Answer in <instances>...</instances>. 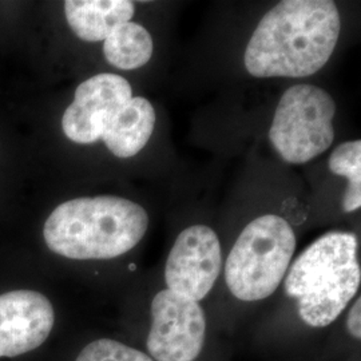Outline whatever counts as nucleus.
Listing matches in <instances>:
<instances>
[{
	"label": "nucleus",
	"mask_w": 361,
	"mask_h": 361,
	"mask_svg": "<svg viewBox=\"0 0 361 361\" xmlns=\"http://www.w3.org/2000/svg\"><path fill=\"white\" fill-rule=\"evenodd\" d=\"M336 104L326 91L307 83L289 87L277 104L269 140L288 164H307L335 140Z\"/></svg>",
	"instance_id": "obj_5"
},
{
	"label": "nucleus",
	"mask_w": 361,
	"mask_h": 361,
	"mask_svg": "<svg viewBox=\"0 0 361 361\" xmlns=\"http://www.w3.org/2000/svg\"><path fill=\"white\" fill-rule=\"evenodd\" d=\"M135 6L129 0H67L66 20L78 38L104 40L116 26L130 22Z\"/></svg>",
	"instance_id": "obj_11"
},
{
	"label": "nucleus",
	"mask_w": 361,
	"mask_h": 361,
	"mask_svg": "<svg viewBox=\"0 0 361 361\" xmlns=\"http://www.w3.org/2000/svg\"><path fill=\"white\" fill-rule=\"evenodd\" d=\"M347 329L349 335L355 340L360 341L361 338V298L357 297L355 304L350 307L347 316Z\"/></svg>",
	"instance_id": "obj_15"
},
{
	"label": "nucleus",
	"mask_w": 361,
	"mask_h": 361,
	"mask_svg": "<svg viewBox=\"0 0 361 361\" xmlns=\"http://www.w3.org/2000/svg\"><path fill=\"white\" fill-rule=\"evenodd\" d=\"M149 216L141 205L113 195L75 198L52 210L43 228L55 255L71 259L119 257L142 241Z\"/></svg>",
	"instance_id": "obj_2"
},
{
	"label": "nucleus",
	"mask_w": 361,
	"mask_h": 361,
	"mask_svg": "<svg viewBox=\"0 0 361 361\" xmlns=\"http://www.w3.org/2000/svg\"><path fill=\"white\" fill-rule=\"evenodd\" d=\"M75 361H154L147 353L113 338H98L80 350Z\"/></svg>",
	"instance_id": "obj_14"
},
{
	"label": "nucleus",
	"mask_w": 361,
	"mask_h": 361,
	"mask_svg": "<svg viewBox=\"0 0 361 361\" xmlns=\"http://www.w3.org/2000/svg\"><path fill=\"white\" fill-rule=\"evenodd\" d=\"M361 283L359 241L352 232L332 231L312 243L285 274V293L296 300L301 322L326 328L355 298Z\"/></svg>",
	"instance_id": "obj_3"
},
{
	"label": "nucleus",
	"mask_w": 361,
	"mask_h": 361,
	"mask_svg": "<svg viewBox=\"0 0 361 361\" xmlns=\"http://www.w3.org/2000/svg\"><path fill=\"white\" fill-rule=\"evenodd\" d=\"M55 312L35 290L0 295V357H16L40 347L51 334Z\"/></svg>",
	"instance_id": "obj_9"
},
{
	"label": "nucleus",
	"mask_w": 361,
	"mask_h": 361,
	"mask_svg": "<svg viewBox=\"0 0 361 361\" xmlns=\"http://www.w3.org/2000/svg\"><path fill=\"white\" fill-rule=\"evenodd\" d=\"M104 42L106 61L121 70L142 67L152 59L154 50L149 31L131 20L116 26Z\"/></svg>",
	"instance_id": "obj_12"
},
{
	"label": "nucleus",
	"mask_w": 361,
	"mask_h": 361,
	"mask_svg": "<svg viewBox=\"0 0 361 361\" xmlns=\"http://www.w3.org/2000/svg\"><path fill=\"white\" fill-rule=\"evenodd\" d=\"M329 170L348 180V188L343 198V210L355 212L361 207V142L352 141L338 145L329 157Z\"/></svg>",
	"instance_id": "obj_13"
},
{
	"label": "nucleus",
	"mask_w": 361,
	"mask_h": 361,
	"mask_svg": "<svg viewBox=\"0 0 361 361\" xmlns=\"http://www.w3.org/2000/svg\"><path fill=\"white\" fill-rule=\"evenodd\" d=\"M296 250L290 224L267 214L253 219L238 235L225 262V281L245 302L271 297L285 279Z\"/></svg>",
	"instance_id": "obj_4"
},
{
	"label": "nucleus",
	"mask_w": 361,
	"mask_h": 361,
	"mask_svg": "<svg viewBox=\"0 0 361 361\" xmlns=\"http://www.w3.org/2000/svg\"><path fill=\"white\" fill-rule=\"evenodd\" d=\"M131 98L129 82L116 74L102 73L82 82L62 118L66 137L79 145L98 142L109 119Z\"/></svg>",
	"instance_id": "obj_8"
},
{
	"label": "nucleus",
	"mask_w": 361,
	"mask_h": 361,
	"mask_svg": "<svg viewBox=\"0 0 361 361\" xmlns=\"http://www.w3.org/2000/svg\"><path fill=\"white\" fill-rule=\"evenodd\" d=\"M146 347L154 361H195L207 341V314L189 297L169 289L155 295L150 307Z\"/></svg>",
	"instance_id": "obj_6"
},
{
	"label": "nucleus",
	"mask_w": 361,
	"mask_h": 361,
	"mask_svg": "<svg viewBox=\"0 0 361 361\" xmlns=\"http://www.w3.org/2000/svg\"><path fill=\"white\" fill-rule=\"evenodd\" d=\"M154 126L153 104L142 97H133L109 119L101 140L116 157L130 158L149 142Z\"/></svg>",
	"instance_id": "obj_10"
},
{
	"label": "nucleus",
	"mask_w": 361,
	"mask_h": 361,
	"mask_svg": "<svg viewBox=\"0 0 361 361\" xmlns=\"http://www.w3.org/2000/svg\"><path fill=\"white\" fill-rule=\"evenodd\" d=\"M221 268V244L216 232L205 225L189 226L180 233L169 253L166 289L200 302L213 289Z\"/></svg>",
	"instance_id": "obj_7"
},
{
	"label": "nucleus",
	"mask_w": 361,
	"mask_h": 361,
	"mask_svg": "<svg viewBox=\"0 0 361 361\" xmlns=\"http://www.w3.org/2000/svg\"><path fill=\"white\" fill-rule=\"evenodd\" d=\"M341 30L331 0H285L259 20L245 50V67L256 78H305L322 70Z\"/></svg>",
	"instance_id": "obj_1"
}]
</instances>
